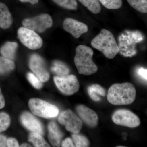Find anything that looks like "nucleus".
Masks as SVG:
<instances>
[{
    "instance_id": "obj_5",
    "label": "nucleus",
    "mask_w": 147,
    "mask_h": 147,
    "mask_svg": "<svg viewBox=\"0 0 147 147\" xmlns=\"http://www.w3.org/2000/svg\"><path fill=\"white\" fill-rule=\"evenodd\" d=\"M18 37L23 45L29 49L36 50L42 47V38L36 32L31 29L21 27L17 32Z\"/></svg>"
},
{
    "instance_id": "obj_2",
    "label": "nucleus",
    "mask_w": 147,
    "mask_h": 147,
    "mask_svg": "<svg viewBox=\"0 0 147 147\" xmlns=\"http://www.w3.org/2000/svg\"><path fill=\"white\" fill-rule=\"evenodd\" d=\"M93 54L91 48L86 45L76 47L74 62L79 74L90 75L97 72V66L92 60Z\"/></svg>"
},
{
    "instance_id": "obj_11",
    "label": "nucleus",
    "mask_w": 147,
    "mask_h": 147,
    "mask_svg": "<svg viewBox=\"0 0 147 147\" xmlns=\"http://www.w3.org/2000/svg\"><path fill=\"white\" fill-rule=\"evenodd\" d=\"M76 110L80 119L88 126L92 128L97 126L98 116L94 110L82 104L77 105Z\"/></svg>"
},
{
    "instance_id": "obj_16",
    "label": "nucleus",
    "mask_w": 147,
    "mask_h": 147,
    "mask_svg": "<svg viewBox=\"0 0 147 147\" xmlns=\"http://www.w3.org/2000/svg\"><path fill=\"white\" fill-rule=\"evenodd\" d=\"M18 44L16 42L8 41L0 48V53L3 57L13 61L15 58Z\"/></svg>"
},
{
    "instance_id": "obj_25",
    "label": "nucleus",
    "mask_w": 147,
    "mask_h": 147,
    "mask_svg": "<svg viewBox=\"0 0 147 147\" xmlns=\"http://www.w3.org/2000/svg\"><path fill=\"white\" fill-rule=\"evenodd\" d=\"M10 124V118L8 114L0 113V132L5 131Z\"/></svg>"
},
{
    "instance_id": "obj_36",
    "label": "nucleus",
    "mask_w": 147,
    "mask_h": 147,
    "mask_svg": "<svg viewBox=\"0 0 147 147\" xmlns=\"http://www.w3.org/2000/svg\"><path fill=\"white\" fill-rule=\"evenodd\" d=\"M118 147H123L124 146H117Z\"/></svg>"
},
{
    "instance_id": "obj_21",
    "label": "nucleus",
    "mask_w": 147,
    "mask_h": 147,
    "mask_svg": "<svg viewBox=\"0 0 147 147\" xmlns=\"http://www.w3.org/2000/svg\"><path fill=\"white\" fill-rule=\"evenodd\" d=\"M72 140L75 147H87L90 146V141L86 137L82 134H73L72 135Z\"/></svg>"
},
{
    "instance_id": "obj_13",
    "label": "nucleus",
    "mask_w": 147,
    "mask_h": 147,
    "mask_svg": "<svg viewBox=\"0 0 147 147\" xmlns=\"http://www.w3.org/2000/svg\"><path fill=\"white\" fill-rule=\"evenodd\" d=\"M21 123L27 129L33 132L42 135L44 134L43 126L36 117L29 112H25L20 117Z\"/></svg>"
},
{
    "instance_id": "obj_28",
    "label": "nucleus",
    "mask_w": 147,
    "mask_h": 147,
    "mask_svg": "<svg viewBox=\"0 0 147 147\" xmlns=\"http://www.w3.org/2000/svg\"><path fill=\"white\" fill-rule=\"evenodd\" d=\"M137 74L139 77H141L142 79L144 80L146 82L147 80V69L140 67L137 69Z\"/></svg>"
},
{
    "instance_id": "obj_14",
    "label": "nucleus",
    "mask_w": 147,
    "mask_h": 147,
    "mask_svg": "<svg viewBox=\"0 0 147 147\" xmlns=\"http://www.w3.org/2000/svg\"><path fill=\"white\" fill-rule=\"evenodd\" d=\"M48 139L54 147H60L63 134L57 125L54 122H50L48 125Z\"/></svg>"
},
{
    "instance_id": "obj_32",
    "label": "nucleus",
    "mask_w": 147,
    "mask_h": 147,
    "mask_svg": "<svg viewBox=\"0 0 147 147\" xmlns=\"http://www.w3.org/2000/svg\"><path fill=\"white\" fill-rule=\"evenodd\" d=\"M7 139L5 136L0 134V147H7Z\"/></svg>"
},
{
    "instance_id": "obj_34",
    "label": "nucleus",
    "mask_w": 147,
    "mask_h": 147,
    "mask_svg": "<svg viewBox=\"0 0 147 147\" xmlns=\"http://www.w3.org/2000/svg\"><path fill=\"white\" fill-rule=\"evenodd\" d=\"M19 1H20L21 2L30 3L32 5L36 4L39 1V0H19Z\"/></svg>"
},
{
    "instance_id": "obj_20",
    "label": "nucleus",
    "mask_w": 147,
    "mask_h": 147,
    "mask_svg": "<svg viewBox=\"0 0 147 147\" xmlns=\"http://www.w3.org/2000/svg\"><path fill=\"white\" fill-rule=\"evenodd\" d=\"M92 13H100L101 7L98 0H78Z\"/></svg>"
},
{
    "instance_id": "obj_6",
    "label": "nucleus",
    "mask_w": 147,
    "mask_h": 147,
    "mask_svg": "<svg viewBox=\"0 0 147 147\" xmlns=\"http://www.w3.org/2000/svg\"><path fill=\"white\" fill-rule=\"evenodd\" d=\"M54 81L58 89L65 95L74 94L78 92L80 87L78 79L72 74L63 76H55Z\"/></svg>"
},
{
    "instance_id": "obj_27",
    "label": "nucleus",
    "mask_w": 147,
    "mask_h": 147,
    "mask_svg": "<svg viewBox=\"0 0 147 147\" xmlns=\"http://www.w3.org/2000/svg\"><path fill=\"white\" fill-rule=\"evenodd\" d=\"M93 91L96 94L100 95L101 96H104L105 95V90L100 85L97 84H92L90 86Z\"/></svg>"
},
{
    "instance_id": "obj_7",
    "label": "nucleus",
    "mask_w": 147,
    "mask_h": 147,
    "mask_svg": "<svg viewBox=\"0 0 147 147\" xmlns=\"http://www.w3.org/2000/svg\"><path fill=\"white\" fill-rule=\"evenodd\" d=\"M24 27L35 32L42 33L53 26V19L47 14H42L32 18H27L22 22Z\"/></svg>"
},
{
    "instance_id": "obj_3",
    "label": "nucleus",
    "mask_w": 147,
    "mask_h": 147,
    "mask_svg": "<svg viewBox=\"0 0 147 147\" xmlns=\"http://www.w3.org/2000/svg\"><path fill=\"white\" fill-rule=\"evenodd\" d=\"M91 45L109 59L115 57L119 51L115 37L111 32L105 29L101 30L92 40Z\"/></svg>"
},
{
    "instance_id": "obj_9",
    "label": "nucleus",
    "mask_w": 147,
    "mask_h": 147,
    "mask_svg": "<svg viewBox=\"0 0 147 147\" xmlns=\"http://www.w3.org/2000/svg\"><path fill=\"white\" fill-rule=\"evenodd\" d=\"M59 122L65 126L66 129L73 134L79 133L83 126V121L70 110L62 112L58 119Z\"/></svg>"
},
{
    "instance_id": "obj_8",
    "label": "nucleus",
    "mask_w": 147,
    "mask_h": 147,
    "mask_svg": "<svg viewBox=\"0 0 147 147\" xmlns=\"http://www.w3.org/2000/svg\"><path fill=\"white\" fill-rule=\"evenodd\" d=\"M112 120L117 125L129 128H135L140 124L138 116L131 111L125 109L116 110L112 116Z\"/></svg>"
},
{
    "instance_id": "obj_24",
    "label": "nucleus",
    "mask_w": 147,
    "mask_h": 147,
    "mask_svg": "<svg viewBox=\"0 0 147 147\" xmlns=\"http://www.w3.org/2000/svg\"><path fill=\"white\" fill-rule=\"evenodd\" d=\"M106 8L116 9L121 8L122 5V0H98Z\"/></svg>"
},
{
    "instance_id": "obj_1",
    "label": "nucleus",
    "mask_w": 147,
    "mask_h": 147,
    "mask_svg": "<svg viewBox=\"0 0 147 147\" xmlns=\"http://www.w3.org/2000/svg\"><path fill=\"white\" fill-rule=\"evenodd\" d=\"M136 90L130 83L115 84L109 88L107 98L108 102L114 105H129L136 98Z\"/></svg>"
},
{
    "instance_id": "obj_22",
    "label": "nucleus",
    "mask_w": 147,
    "mask_h": 147,
    "mask_svg": "<svg viewBox=\"0 0 147 147\" xmlns=\"http://www.w3.org/2000/svg\"><path fill=\"white\" fill-rule=\"evenodd\" d=\"M127 1L133 8L138 11L141 13H147V0H127Z\"/></svg>"
},
{
    "instance_id": "obj_31",
    "label": "nucleus",
    "mask_w": 147,
    "mask_h": 147,
    "mask_svg": "<svg viewBox=\"0 0 147 147\" xmlns=\"http://www.w3.org/2000/svg\"><path fill=\"white\" fill-rule=\"evenodd\" d=\"M61 146L62 147H75L72 139L70 138H67L62 142Z\"/></svg>"
},
{
    "instance_id": "obj_10",
    "label": "nucleus",
    "mask_w": 147,
    "mask_h": 147,
    "mask_svg": "<svg viewBox=\"0 0 147 147\" xmlns=\"http://www.w3.org/2000/svg\"><path fill=\"white\" fill-rule=\"evenodd\" d=\"M29 67L31 70L42 82H47L50 74L46 68L45 62L42 58L37 54H33L30 57Z\"/></svg>"
},
{
    "instance_id": "obj_35",
    "label": "nucleus",
    "mask_w": 147,
    "mask_h": 147,
    "mask_svg": "<svg viewBox=\"0 0 147 147\" xmlns=\"http://www.w3.org/2000/svg\"><path fill=\"white\" fill-rule=\"evenodd\" d=\"M21 147H32L31 146H30L29 144H27V143H25V144H22V145H21Z\"/></svg>"
},
{
    "instance_id": "obj_26",
    "label": "nucleus",
    "mask_w": 147,
    "mask_h": 147,
    "mask_svg": "<svg viewBox=\"0 0 147 147\" xmlns=\"http://www.w3.org/2000/svg\"><path fill=\"white\" fill-rule=\"evenodd\" d=\"M27 76L29 82L36 89L39 90L42 88L43 86L42 82L34 74L29 72L27 74Z\"/></svg>"
},
{
    "instance_id": "obj_12",
    "label": "nucleus",
    "mask_w": 147,
    "mask_h": 147,
    "mask_svg": "<svg viewBox=\"0 0 147 147\" xmlns=\"http://www.w3.org/2000/svg\"><path fill=\"white\" fill-rule=\"evenodd\" d=\"M63 28L66 31L76 38H79L82 34L87 32L88 30L86 25L70 18H66L64 20Z\"/></svg>"
},
{
    "instance_id": "obj_30",
    "label": "nucleus",
    "mask_w": 147,
    "mask_h": 147,
    "mask_svg": "<svg viewBox=\"0 0 147 147\" xmlns=\"http://www.w3.org/2000/svg\"><path fill=\"white\" fill-rule=\"evenodd\" d=\"M7 146L9 147H18L19 144L15 138L10 137L7 139Z\"/></svg>"
},
{
    "instance_id": "obj_23",
    "label": "nucleus",
    "mask_w": 147,
    "mask_h": 147,
    "mask_svg": "<svg viewBox=\"0 0 147 147\" xmlns=\"http://www.w3.org/2000/svg\"><path fill=\"white\" fill-rule=\"evenodd\" d=\"M58 5L66 9L76 10L77 3L76 0H53Z\"/></svg>"
},
{
    "instance_id": "obj_29",
    "label": "nucleus",
    "mask_w": 147,
    "mask_h": 147,
    "mask_svg": "<svg viewBox=\"0 0 147 147\" xmlns=\"http://www.w3.org/2000/svg\"><path fill=\"white\" fill-rule=\"evenodd\" d=\"M88 92L90 97L91 98L92 100L95 101H98L100 100V98L98 96L95 92L93 91L90 86L88 87Z\"/></svg>"
},
{
    "instance_id": "obj_15",
    "label": "nucleus",
    "mask_w": 147,
    "mask_h": 147,
    "mask_svg": "<svg viewBox=\"0 0 147 147\" xmlns=\"http://www.w3.org/2000/svg\"><path fill=\"white\" fill-rule=\"evenodd\" d=\"M13 22L12 16L8 7L5 4L0 2V28L8 29Z\"/></svg>"
},
{
    "instance_id": "obj_18",
    "label": "nucleus",
    "mask_w": 147,
    "mask_h": 147,
    "mask_svg": "<svg viewBox=\"0 0 147 147\" xmlns=\"http://www.w3.org/2000/svg\"><path fill=\"white\" fill-rule=\"evenodd\" d=\"M15 67L13 61L0 57V75H4L13 71Z\"/></svg>"
},
{
    "instance_id": "obj_19",
    "label": "nucleus",
    "mask_w": 147,
    "mask_h": 147,
    "mask_svg": "<svg viewBox=\"0 0 147 147\" xmlns=\"http://www.w3.org/2000/svg\"><path fill=\"white\" fill-rule=\"evenodd\" d=\"M28 140L33 144L35 147H50L42 135L36 132H32L29 134Z\"/></svg>"
},
{
    "instance_id": "obj_17",
    "label": "nucleus",
    "mask_w": 147,
    "mask_h": 147,
    "mask_svg": "<svg viewBox=\"0 0 147 147\" xmlns=\"http://www.w3.org/2000/svg\"><path fill=\"white\" fill-rule=\"evenodd\" d=\"M51 71L58 76H66L69 74L70 72V70L67 65L59 61H53Z\"/></svg>"
},
{
    "instance_id": "obj_4",
    "label": "nucleus",
    "mask_w": 147,
    "mask_h": 147,
    "mask_svg": "<svg viewBox=\"0 0 147 147\" xmlns=\"http://www.w3.org/2000/svg\"><path fill=\"white\" fill-rule=\"evenodd\" d=\"M30 110L35 115L45 119L55 117L59 115L57 106L39 98H32L29 101Z\"/></svg>"
},
{
    "instance_id": "obj_33",
    "label": "nucleus",
    "mask_w": 147,
    "mask_h": 147,
    "mask_svg": "<svg viewBox=\"0 0 147 147\" xmlns=\"http://www.w3.org/2000/svg\"><path fill=\"white\" fill-rule=\"evenodd\" d=\"M5 106V100L2 94L1 88H0V109L3 108Z\"/></svg>"
}]
</instances>
